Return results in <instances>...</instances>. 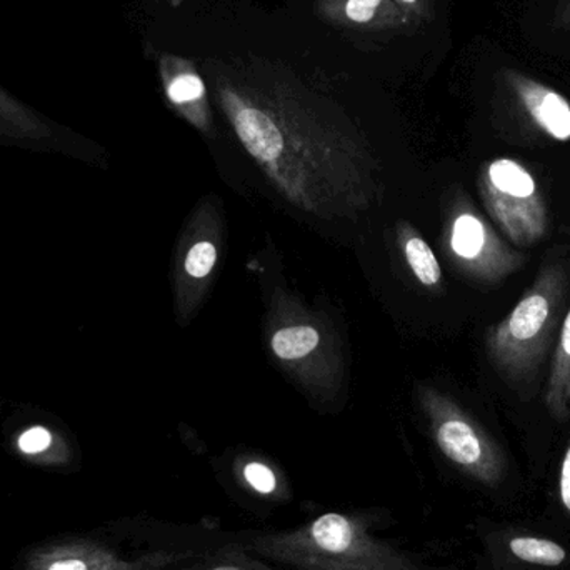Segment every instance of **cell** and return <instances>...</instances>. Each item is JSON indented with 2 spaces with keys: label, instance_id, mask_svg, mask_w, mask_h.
Here are the masks:
<instances>
[{
  "label": "cell",
  "instance_id": "8fae6325",
  "mask_svg": "<svg viewBox=\"0 0 570 570\" xmlns=\"http://www.w3.org/2000/svg\"><path fill=\"white\" fill-rule=\"evenodd\" d=\"M159 70L167 99L197 122L204 120L207 114L206 83L194 62L183 57L163 56Z\"/></svg>",
  "mask_w": 570,
  "mask_h": 570
},
{
  "label": "cell",
  "instance_id": "5b68a950",
  "mask_svg": "<svg viewBox=\"0 0 570 570\" xmlns=\"http://www.w3.org/2000/svg\"><path fill=\"white\" fill-rule=\"evenodd\" d=\"M3 445L17 461L40 471L72 474L80 468V449L72 431L42 409H16L3 424Z\"/></svg>",
  "mask_w": 570,
  "mask_h": 570
},
{
  "label": "cell",
  "instance_id": "6da1fadb",
  "mask_svg": "<svg viewBox=\"0 0 570 570\" xmlns=\"http://www.w3.org/2000/svg\"><path fill=\"white\" fill-rule=\"evenodd\" d=\"M250 551L298 570H412L392 546L372 538L354 515L328 512L292 529L259 535Z\"/></svg>",
  "mask_w": 570,
  "mask_h": 570
},
{
  "label": "cell",
  "instance_id": "8992f818",
  "mask_svg": "<svg viewBox=\"0 0 570 570\" xmlns=\"http://www.w3.org/2000/svg\"><path fill=\"white\" fill-rule=\"evenodd\" d=\"M0 147L90 160L92 149L79 134L43 116L0 86Z\"/></svg>",
  "mask_w": 570,
  "mask_h": 570
},
{
  "label": "cell",
  "instance_id": "9a60e30c",
  "mask_svg": "<svg viewBox=\"0 0 570 570\" xmlns=\"http://www.w3.org/2000/svg\"><path fill=\"white\" fill-rule=\"evenodd\" d=\"M405 257H407L409 266L414 271L415 277L422 284L438 285L442 279L441 266L435 259L434 253L421 237H412L405 244Z\"/></svg>",
  "mask_w": 570,
  "mask_h": 570
},
{
  "label": "cell",
  "instance_id": "ffe728a7",
  "mask_svg": "<svg viewBox=\"0 0 570 570\" xmlns=\"http://www.w3.org/2000/svg\"><path fill=\"white\" fill-rule=\"evenodd\" d=\"M197 570H271L264 568L263 564L249 561V559H234L233 562H226V564L214 566L209 569H197Z\"/></svg>",
  "mask_w": 570,
  "mask_h": 570
},
{
  "label": "cell",
  "instance_id": "d6986e66",
  "mask_svg": "<svg viewBox=\"0 0 570 570\" xmlns=\"http://www.w3.org/2000/svg\"><path fill=\"white\" fill-rule=\"evenodd\" d=\"M561 499L564 508L570 512V444L566 452L561 469Z\"/></svg>",
  "mask_w": 570,
  "mask_h": 570
},
{
  "label": "cell",
  "instance_id": "277c9868",
  "mask_svg": "<svg viewBox=\"0 0 570 570\" xmlns=\"http://www.w3.org/2000/svg\"><path fill=\"white\" fill-rule=\"evenodd\" d=\"M481 190L492 219L514 246L532 247L544 239L549 216L535 177L518 160L501 157L481 174Z\"/></svg>",
  "mask_w": 570,
  "mask_h": 570
},
{
  "label": "cell",
  "instance_id": "e0dca14e",
  "mask_svg": "<svg viewBox=\"0 0 570 570\" xmlns=\"http://www.w3.org/2000/svg\"><path fill=\"white\" fill-rule=\"evenodd\" d=\"M217 250L210 243H199L189 250L186 259V271L189 276L206 277L216 264Z\"/></svg>",
  "mask_w": 570,
  "mask_h": 570
},
{
  "label": "cell",
  "instance_id": "603a6c76",
  "mask_svg": "<svg viewBox=\"0 0 570 570\" xmlns=\"http://www.w3.org/2000/svg\"><path fill=\"white\" fill-rule=\"evenodd\" d=\"M0 531H2V529H0ZM0 534H2V532H0Z\"/></svg>",
  "mask_w": 570,
  "mask_h": 570
},
{
  "label": "cell",
  "instance_id": "ac0fdd59",
  "mask_svg": "<svg viewBox=\"0 0 570 570\" xmlns=\"http://www.w3.org/2000/svg\"><path fill=\"white\" fill-rule=\"evenodd\" d=\"M382 0H347L345 16L355 23H367L374 19Z\"/></svg>",
  "mask_w": 570,
  "mask_h": 570
},
{
  "label": "cell",
  "instance_id": "44dd1931",
  "mask_svg": "<svg viewBox=\"0 0 570 570\" xmlns=\"http://www.w3.org/2000/svg\"><path fill=\"white\" fill-rule=\"evenodd\" d=\"M554 23L558 29L570 32V0H561L554 13Z\"/></svg>",
  "mask_w": 570,
  "mask_h": 570
},
{
  "label": "cell",
  "instance_id": "2e32d148",
  "mask_svg": "<svg viewBox=\"0 0 570 570\" xmlns=\"http://www.w3.org/2000/svg\"><path fill=\"white\" fill-rule=\"evenodd\" d=\"M243 479L247 488L259 495H274L279 489L276 472L263 462H249L244 465Z\"/></svg>",
  "mask_w": 570,
  "mask_h": 570
},
{
  "label": "cell",
  "instance_id": "4fadbf2b",
  "mask_svg": "<svg viewBox=\"0 0 570 570\" xmlns=\"http://www.w3.org/2000/svg\"><path fill=\"white\" fill-rule=\"evenodd\" d=\"M318 344V334L314 327L297 325V327L281 328L273 337V348L277 357L285 361L305 357Z\"/></svg>",
  "mask_w": 570,
  "mask_h": 570
},
{
  "label": "cell",
  "instance_id": "cb8c5ba5",
  "mask_svg": "<svg viewBox=\"0 0 570 570\" xmlns=\"http://www.w3.org/2000/svg\"><path fill=\"white\" fill-rule=\"evenodd\" d=\"M174 2H176V3H177V0H174Z\"/></svg>",
  "mask_w": 570,
  "mask_h": 570
},
{
  "label": "cell",
  "instance_id": "52a82bcc",
  "mask_svg": "<svg viewBox=\"0 0 570 570\" xmlns=\"http://www.w3.org/2000/svg\"><path fill=\"white\" fill-rule=\"evenodd\" d=\"M452 253L491 283H502L522 269L525 257L504 243L475 213L455 217L451 230Z\"/></svg>",
  "mask_w": 570,
  "mask_h": 570
},
{
  "label": "cell",
  "instance_id": "7c38bea8",
  "mask_svg": "<svg viewBox=\"0 0 570 570\" xmlns=\"http://www.w3.org/2000/svg\"><path fill=\"white\" fill-rule=\"evenodd\" d=\"M546 405L559 421L570 414V307L562 318L558 345L552 357L551 372L544 394Z\"/></svg>",
  "mask_w": 570,
  "mask_h": 570
},
{
  "label": "cell",
  "instance_id": "5bb4252c",
  "mask_svg": "<svg viewBox=\"0 0 570 570\" xmlns=\"http://www.w3.org/2000/svg\"><path fill=\"white\" fill-rule=\"evenodd\" d=\"M509 548L515 558L531 564L559 566L566 559L564 549L548 539L515 538L512 539Z\"/></svg>",
  "mask_w": 570,
  "mask_h": 570
},
{
  "label": "cell",
  "instance_id": "9c48e42d",
  "mask_svg": "<svg viewBox=\"0 0 570 570\" xmlns=\"http://www.w3.org/2000/svg\"><path fill=\"white\" fill-rule=\"evenodd\" d=\"M435 442L442 454L472 474L489 478L498 469V454L491 442L461 412L442 411L435 425Z\"/></svg>",
  "mask_w": 570,
  "mask_h": 570
},
{
  "label": "cell",
  "instance_id": "7402d4cb",
  "mask_svg": "<svg viewBox=\"0 0 570 570\" xmlns=\"http://www.w3.org/2000/svg\"><path fill=\"white\" fill-rule=\"evenodd\" d=\"M404 3H409V6H415V3H419V0H402Z\"/></svg>",
  "mask_w": 570,
  "mask_h": 570
},
{
  "label": "cell",
  "instance_id": "7a4b0ae2",
  "mask_svg": "<svg viewBox=\"0 0 570 570\" xmlns=\"http://www.w3.org/2000/svg\"><path fill=\"white\" fill-rule=\"evenodd\" d=\"M566 274L544 264L515 307L489 331L488 354L499 375L514 389L538 377L564 314Z\"/></svg>",
  "mask_w": 570,
  "mask_h": 570
},
{
  "label": "cell",
  "instance_id": "30bf717a",
  "mask_svg": "<svg viewBox=\"0 0 570 570\" xmlns=\"http://www.w3.org/2000/svg\"><path fill=\"white\" fill-rule=\"evenodd\" d=\"M224 109L233 119L237 136L259 163H276L284 153V136L276 120L259 107L247 104L236 90H220Z\"/></svg>",
  "mask_w": 570,
  "mask_h": 570
},
{
  "label": "cell",
  "instance_id": "ba28073f",
  "mask_svg": "<svg viewBox=\"0 0 570 570\" xmlns=\"http://www.w3.org/2000/svg\"><path fill=\"white\" fill-rule=\"evenodd\" d=\"M504 80L512 96L521 104L529 119L558 142L570 140V100L561 92L525 76L518 69H502Z\"/></svg>",
  "mask_w": 570,
  "mask_h": 570
},
{
  "label": "cell",
  "instance_id": "3957f363",
  "mask_svg": "<svg viewBox=\"0 0 570 570\" xmlns=\"http://www.w3.org/2000/svg\"><path fill=\"white\" fill-rule=\"evenodd\" d=\"M173 552H124L102 531L63 532L26 546L13 570H163L173 566Z\"/></svg>",
  "mask_w": 570,
  "mask_h": 570
}]
</instances>
